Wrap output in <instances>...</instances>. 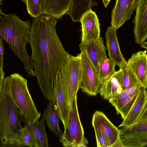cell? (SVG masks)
<instances>
[{
    "mask_svg": "<svg viewBox=\"0 0 147 147\" xmlns=\"http://www.w3.org/2000/svg\"><path fill=\"white\" fill-rule=\"evenodd\" d=\"M64 131L60 141L66 147H79L86 138L81 122L77 104V95L74 97L64 125Z\"/></svg>",
    "mask_w": 147,
    "mask_h": 147,
    "instance_id": "obj_6",
    "label": "cell"
},
{
    "mask_svg": "<svg viewBox=\"0 0 147 147\" xmlns=\"http://www.w3.org/2000/svg\"><path fill=\"white\" fill-rule=\"evenodd\" d=\"M133 20L135 42L141 45L147 39V0H136Z\"/></svg>",
    "mask_w": 147,
    "mask_h": 147,
    "instance_id": "obj_8",
    "label": "cell"
},
{
    "mask_svg": "<svg viewBox=\"0 0 147 147\" xmlns=\"http://www.w3.org/2000/svg\"><path fill=\"white\" fill-rule=\"evenodd\" d=\"M18 137L22 147H35V143L30 132L25 125L20 131Z\"/></svg>",
    "mask_w": 147,
    "mask_h": 147,
    "instance_id": "obj_28",
    "label": "cell"
},
{
    "mask_svg": "<svg viewBox=\"0 0 147 147\" xmlns=\"http://www.w3.org/2000/svg\"><path fill=\"white\" fill-rule=\"evenodd\" d=\"M93 0H72L68 13L74 22H80L82 16L91 9Z\"/></svg>",
    "mask_w": 147,
    "mask_h": 147,
    "instance_id": "obj_22",
    "label": "cell"
},
{
    "mask_svg": "<svg viewBox=\"0 0 147 147\" xmlns=\"http://www.w3.org/2000/svg\"><path fill=\"white\" fill-rule=\"evenodd\" d=\"M72 0H44L43 14L61 19L68 14Z\"/></svg>",
    "mask_w": 147,
    "mask_h": 147,
    "instance_id": "obj_20",
    "label": "cell"
},
{
    "mask_svg": "<svg viewBox=\"0 0 147 147\" xmlns=\"http://www.w3.org/2000/svg\"><path fill=\"white\" fill-rule=\"evenodd\" d=\"M115 63L107 57H105L100 61L98 69L99 78L102 82L112 76L115 72Z\"/></svg>",
    "mask_w": 147,
    "mask_h": 147,
    "instance_id": "obj_24",
    "label": "cell"
},
{
    "mask_svg": "<svg viewBox=\"0 0 147 147\" xmlns=\"http://www.w3.org/2000/svg\"><path fill=\"white\" fill-rule=\"evenodd\" d=\"M97 147H111V144L107 137L101 131H95Z\"/></svg>",
    "mask_w": 147,
    "mask_h": 147,
    "instance_id": "obj_29",
    "label": "cell"
},
{
    "mask_svg": "<svg viewBox=\"0 0 147 147\" xmlns=\"http://www.w3.org/2000/svg\"><path fill=\"white\" fill-rule=\"evenodd\" d=\"M136 3V0H116L111 13V26L117 30L130 19Z\"/></svg>",
    "mask_w": 147,
    "mask_h": 147,
    "instance_id": "obj_9",
    "label": "cell"
},
{
    "mask_svg": "<svg viewBox=\"0 0 147 147\" xmlns=\"http://www.w3.org/2000/svg\"><path fill=\"white\" fill-rule=\"evenodd\" d=\"M139 91L129 94L123 90L120 94L109 100V102L115 107L117 114H120L123 119L132 107Z\"/></svg>",
    "mask_w": 147,
    "mask_h": 147,
    "instance_id": "obj_19",
    "label": "cell"
},
{
    "mask_svg": "<svg viewBox=\"0 0 147 147\" xmlns=\"http://www.w3.org/2000/svg\"><path fill=\"white\" fill-rule=\"evenodd\" d=\"M140 47L142 48L147 49V41H145L143 43L140 45Z\"/></svg>",
    "mask_w": 147,
    "mask_h": 147,
    "instance_id": "obj_34",
    "label": "cell"
},
{
    "mask_svg": "<svg viewBox=\"0 0 147 147\" xmlns=\"http://www.w3.org/2000/svg\"><path fill=\"white\" fill-rule=\"evenodd\" d=\"M0 12L3 15L0 17V38L21 61L28 76H35L32 60L26 49L31 29L30 21H23L14 14Z\"/></svg>",
    "mask_w": 147,
    "mask_h": 147,
    "instance_id": "obj_2",
    "label": "cell"
},
{
    "mask_svg": "<svg viewBox=\"0 0 147 147\" xmlns=\"http://www.w3.org/2000/svg\"><path fill=\"white\" fill-rule=\"evenodd\" d=\"M147 120V105L141 114L138 122H142Z\"/></svg>",
    "mask_w": 147,
    "mask_h": 147,
    "instance_id": "obj_31",
    "label": "cell"
},
{
    "mask_svg": "<svg viewBox=\"0 0 147 147\" xmlns=\"http://www.w3.org/2000/svg\"><path fill=\"white\" fill-rule=\"evenodd\" d=\"M18 108L3 80L0 85V147H21L18 135L23 127Z\"/></svg>",
    "mask_w": 147,
    "mask_h": 147,
    "instance_id": "obj_3",
    "label": "cell"
},
{
    "mask_svg": "<svg viewBox=\"0 0 147 147\" xmlns=\"http://www.w3.org/2000/svg\"><path fill=\"white\" fill-rule=\"evenodd\" d=\"M147 105V90L142 88L132 107L119 127H126L138 122Z\"/></svg>",
    "mask_w": 147,
    "mask_h": 147,
    "instance_id": "obj_14",
    "label": "cell"
},
{
    "mask_svg": "<svg viewBox=\"0 0 147 147\" xmlns=\"http://www.w3.org/2000/svg\"><path fill=\"white\" fill-rule=\"evenodd\" d=\"M122 75L119 69L102 82L99 93L104 99L109 100L122 92L123 90L122 87Z\"/></svg>",
    "mask_w": 147,
    "mask_h": 147,
    "instance_id": "obj_16",
    "label": "cell"
},
{
    "mask_svg": "<svg viewBox=\"0 0 147 147\" xmlns=\"http://www.w3.org/2000/svg\"><path fill=\"white\" fill-rule=\"evenodd\" d=\"M111 0H102V3L105 8H107Z\"/></svg>",
    "mask_w": 147,
    "mask_h": 147,
    "instance_id": "obj_33",
    "label": "cell"
},
{
    "mask_svg": "<svg viewBox=\"0 0 147 147\" xmlns=\"http://www.w3.org/2000/svg\"><path fill=\"white\" fill-rule=\"evenodd\" d=\"M53 98L56 105L59 118L65 125L69 109L65 92L62 82L60 71L57 74L55 81Z\"/></svg>",
    "mask_w": 147,
    "mask_h": 147,
    "instance_id": "obj_15",
    "label": "cell"
},
{
    "mask_svg": "<svg viewBox=\"0 0 147 147\" xmlns=\"http://www.w3.org/2000/svg\"><path fill=\"white\" fill-rule=\"evenodd\" d=\"M127 62L142 88H147V54L146 51L133 54Z\"/></svg>",
    "mask_w": 147,
    "mask_h": 147,
    "instance_id": "obj_12",
    "label": "cell"
},
{
    "mask_svg": "<svg viewBox=\"0 0 147 147\" xmlns=\"http://www.w3.org/2000/svg\"><path fill=\"white\" fill-rule=\"evenodd\" d=\"M60 73L67 103L70 107L74 97L77 95L82 78V63L81 53L76 56L69 55Z\"/></svg>",
    "mask_w": 147,
    "mask_h": 147,
    "instance_id": "obj_5",
    "label": "cell"
},
{
    "mask_svg": "<svg viewBox=\"0 0 147 147\" xmlns=\"http://www.w3.org/2000/svg\"><path fill=\"white\" fill-rule=\"evenodd\" d=\"M26 5L28 13L35 19L43 14L44 0H22Z\"/></svg>",
    "mask_w": 147,
    "mask_h": 147,
    "instance_id": "obj_27",
    "label": "cell"
},
{
    "mask_svg": "<svg viewBox=\"0 0 147 147\" xmlns=\"http://www.w3.org/2000/svg\"><path fill=\"white\" fill-rule=\"evenodd\" d=\"M120 137H125L147 134V120L138 122L119 129Z\"/></svg>",
    "mask_w": 147,
    "mask_h": 147,
    "instance_id": "obj_25",
    "label": "cell"
},
{
    "mask_svg": "<svg viewBox=\"0 0 147 147\" xmlns=\"http://www.w3.org/2000/svg\"><path fill=\"white\" fill-rule=\"evenodd\" d=\"M80 49L82 63V76L80 89L89 95L96 96L99 93L102 82L85 51L82 48Z\"/></svg>",
    "mask_w": 147,
    "mask_h": 147,
    "instance_id": "obj_7",
    "label": "cell"
},
{
    "mask_svg": "<svg viewBox=\"0 0 147 147\" xmlns=\"http://www.w3.org/2000/svg\"><path fill=\"white\" fill-rule=\"evenodd\" d=\"M47 108L45 109L43 117L50 130L58 138H60L63 132L59 124V118L57 107L54 99L49 100Z\"/></svg>",
    "mask_w": 147,
    "mask_h": 147,
    "instance_id": "obj_21",
    "label": "cell"
},
{
    "mask_svg": "<svg viewBox=\"0 0 147 147\" xmlns=\"http://www.w3.org/2000/svg\"><path fill=\"white\" fill-rule=\"evenodd\" d=\"M119 67L122 73V87L123 90L130 88L138 84H139L136 77L127 61L122 64Z\"/></svg>",
    "mask_w": 147,
    "mask_h": 147,
    "instance_id": "obj_23",
    "label": "cell"
},
{
    "mask_svg": "<svg viewBox=\"0 0 147 147\" xmlns=\"http://www.w3.org/2000/svg\"><path fill=\"white\" fill-rule=\"evenodd\" d=\"M80 48L85 51L90 61L98 72L100 63L105 57H107V48L104 43L103 38L100 36L96 39L87 42H81Z\"/></svg>",
    "mask_w": 147,
    "mask_h": 147,
    "instance_id": "obj_13",
    "label": "cell"
},
{
    "mask_svg": "<svg viewBox=\"0 0 147 147\" xmlns=\"http://www.w3.org/2000/svg\"><path fill=\"white\" fill-rule=\"evenodd\" d=\"M105 36L109 58L119 67L126 61L120 49L116 30L111 26H109L106 31Z\"/></svg>",
    "mask_w": 147,
    "mask_h": 147,
    "instance_id": "obj_18",
    "label": "cell"
},
{
    "mask_svg": "<svg viewBox=\"0 0 147 147\" xmlns=\"http://www.w3.org/2000/svg\"><path fill=\"white\" fill-rule=\"evenodd\" d=\"M112 147H124L120 138L112 146Z\"/></svg>",
    "mask_w": 147,
    "mask_h": 147,
    "instance_id": "obj_32",
    "label": "cell"
},
{
    "mask_svg": "<svg viewBox=\"0 0 147 147\" xmlns=\"http://www.w3.org/2000/svg\"><path fill=\"white\" fill-rule=\"evenodd\" d=\"M57 22L55 17L44 14L34 19L29 37L35 77L48 100L53 98L57 73L63 68L69 55L57 34Z\"/></svg>",
    "mask_w": 147,
    "mask_h": 147,
    "instance_id": "obj_1",
    "label": "cell"
},
{
    "mask_svg": "<svg viewBox=\"0 0 147 147\" xmlns=\"http://www.w3.org/2000/svg\"><path fill=\"white\" fill-rule=\"evenodd\" d=\"M120 138L124 147H143L147 145V134Z\"/></svg>",
    "mask_w": 147,
    "mask_h": 147,
    "instance_id": "obj_26",
    "label": "cell"
},
{
    "mask_svg": "<svg viewBox=\"0 0 147 147\" xmlns=\"http://www.w3.org/2000/svg\"><path fill=\"white\" fill-rule=\"evenodd\" d=\"M21 120L30 130L35 141V147H48V136L46 133L43 117L40 121L36 119L32 123L28 121L19 112Z\"/></svg>",
    "mask_w": 147,
    "mask_h": 147,
    "instance_id": "obj_17",
    "label": "cell"
},
{
    "mask_svg": "<svg viewBox=\"0 0 147 147\" xmlns=\"http://www.w3.org/2000/svg\"><path fill=\"white\" fill-rule=\"evenodd\" d=\"M4 51V49L3 40L0 38V85L1 84L5 78V73L3 69Z\"/></svg>",
    "mask_w": 147,
    "mask_h": 147,
    "instance_id": "obj_30",
    "label": "cell"
},
{
    "mask_svg": "<svg viewBox=\"0 0 147 147\" xmlns=\"http://www.w3.org/2000/svg\"><path fill=\"white\" fill-rule=\"evenodd\" d=\"M98 16L91 9L81 19V42L96 40L100 36V24Z\"/></svg>",
    "mask_w": 147,
    "mask_h": 147,
    "instance_id": "obj_11",
    "label": "cell"
},
{
    "mask_svg": "<svg viewBox=\"0 0 147 147\" xmlns=\"http://www.w3.org/2000/svg\"><path fill=\"white\" fill-rule=\"evenodd\" d=\"M94 131L102 132L108 138L111 147L120 138V130L109 120L104 113L96 111L94 113L92 121Z\"/></svg>",
    "mask_w": 147,
    "mask_h": 147,
    "instance_id": "obj_10",
    "label": "cell"
},
{
    "mask_svg": "<svg viewBox=\"0 0 147 147\" xmlns=\"http://www.w3.org/2000/svg\"><path fill=\"white\" fill-rule=\"evenodd\" d=\"M3 80L19 112L29 122L39 119L41 113L38 111L29 92L27 80L17 73L6 76Z\"/></svg>",
    "mask_w": 147,
    "mask_h": 147,
    "instance_id": "obj_4",
    "label": "cell"
}]
</instances>
